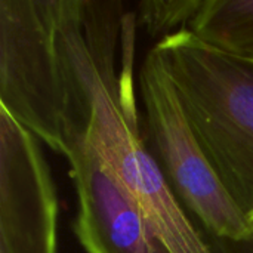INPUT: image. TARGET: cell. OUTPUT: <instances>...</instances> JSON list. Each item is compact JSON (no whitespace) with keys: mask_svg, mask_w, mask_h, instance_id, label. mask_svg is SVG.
Returning <instances> with one entry per match:
<instances>
[{"mask_svg":"<svg viewBox=\"0 0 253 253\" xmlns=\"http://www.w3.org/2000/svg\"><path fill=\"white\" fill-rule=\"evenodd\" d=\"M203 0H142L136 4V22L160 40L188 30Z\"/></svg>","mask_w":253,"mask_h":253,"instance_id":"cell-8","label":"cell"},{"mask_svg":"<svg viewBox=\"0 0 253 253\" xmlns=\"http://www.w3.org/2000/svg\"><path fill=\"white\" fill-rule=\"evenodd\" d=\"M203 154L253 230V61L188 30L156 44Z\"/></svg>","mask_w":253,"mask_h":253,"instance_id":"cell-3","label":"cell"},{"mask_svg":"<svg viewBox=\"0 0 253 253\" xmlns=\"http://www.w3.org/2000/svg\"><path fill=\"white\" fill-rule=\"evenodd\" d=\"M114 4L0 0V108L65 159L89 136L96 49Z\"/></svg>","mask_w":253,"mask_h":253,"instance_id":"cell-1","label":"cell"},{"mask_svg":"<svg viewBox=\"0 0 253 253\" xmlns=\"http://www.w3.org/2000/svg\"><path fill=\"white\" fill-rule=\"evenodd\" d=\"M67 160L77 193L74 233L86 253H170L89 139Z\"/></svg>","mask_w":253,"mask_h":253,"instance_id":"cell-6","label":"cell"},{"mask_svg":"<svg viewBox=\"0 0 253 253\" xmlns=\"http://www.w3.org/2000/svg\"><path fill=\"white\" fill-rule=\"evenodd\" d=\"M139 87L145 141L182 209L205 234L221 243L251 242L253 230L197 144L156 46L139 70Z\"/></svg>","mask_w":253,"mask_h":253,"instance_id":"cell-4","label":"cell"},{"mask_svg":"<svg viewBox=\"0 0 253 253\" xmlns=\"http://www.w3.org/2000/svg\"><path fill=\"white\" fill-rule=\"evenodd\" d=\"M136 15L116 1L99 37L87 139L138 202L170 253H215L173 196L141 127L135 82Z\"/></svg>","mask_w":253,"mask_h":253,"instance_id":"cell-2","label":"cell"},{"mask_svg":"<svg viewBox=\"0 0 253 253\" xmlns=\"http://www.w3.org/2000/svg\"><path fill=\"white\" fill-rule=\"evenodd\" d=\"M246 59H248V58H246ZM251 61H253V58H251Z\"/></svg>","mask_w":253,"mask_h":253,"instance_id":"cell-10","label":"cell"},{"mask_svg":"<svg viewBox=\"0 0 253 253\" xmlns=\"http://www.w3.org/2000/svg\"><path fill=\"white\" fill-rule=\"evenodd\" d=\"M237 249L239 253H253V239L248 243H243V245H237V246H233Z\"/></svg>","mask_w":253,"mask_h":253,"instance_id":"cell-9","label":"cell"},{"mask_svg":"<svg viewBox=\"0 0 253 253\" xmlns=\"http://www.w3.org/2000/svg\"><path fill=\"white\" fill-rule=\"evenodd\" d=\"M58 213L39 139L0 108V253H56Z\"/></svg>","mask_w":253,"mask_h":253,"instance_id":"cell-5","label":"cell"},{"mask_svg":"<svg viewBox=\"0 0 253 253\" xmlns=\"http://www.w3.org/2000/svg\"><path fill=\"white\" fill-rule=\"evenodd\" d=\"M188 31L221 52L251 59L253 0H203Z\"/></svg>","mask_w":253,"mask_h":253,"instance_id":"cell-7","label":"cell"}]
</instances>
